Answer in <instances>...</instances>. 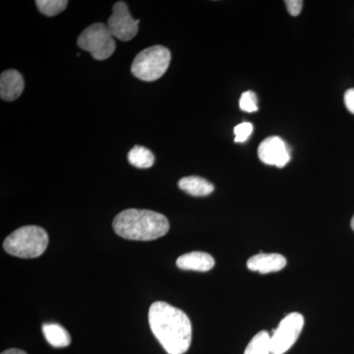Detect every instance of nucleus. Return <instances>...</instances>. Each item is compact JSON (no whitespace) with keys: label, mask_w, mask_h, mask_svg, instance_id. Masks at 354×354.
Returning a JSON list of instances; mask_svg holds the SVG:
<instances>
[{"label":"nucleus","mask_w":354,"mask_h":354,"mask_svg":"<svg viewBox=\"0 0 354 354\" xmlns=\"http://www.w3.org/2000/svg\"><path fill=\"white\" fill-rule=\"evenodd\" d=\"M149 324L167 353H187L192 341V325L185 312L165 302H155L149 310Z\"/></svg>","instance_id":"obj_1"},{"label":"nucleus","mask_w":354,"mask_h":354,"mask_svg":"<svg viewBox=\"0 0 354 354\" xmlns=\"http://www.w3.org/2000/svg\"><path fill=\"white\" fill-rule=\"evenodd\" d=\"M114 232L128 241H151L169 230V223L162 214L150 209H128L114 218Z\"/></svg>","instance_id":"obj_2"},{"label":"nucleus","mask_w":354,"mask_h":354,"mask_svg":"<svg viewBox=\"0 0 354 354\" xmlns=\"http://www.w3.org/2000/svg\"><path fill=\"white\" fill-rule=\"evenodd\" d=\"M48 235L44 228L37 225H26L18 228L4 241L3 248L15 257L32 259L46 251Z\"/></svg>","instance_id":"obj_3"},{"label":"nucleus","mask_w":354,"mask_h":354,"mask_svg":"<svg viewBox=\"0 0 354 354\" xmlns=\"http://www.w3.org/2000/svg\"><path fill=\"white\" fill-rule=\"evenodd\" d=\"M171 58V51L165 46H151L142 50L133 60L132 74L139 80L153 82L167 72Z\"/></svg>","instance_id":"obj_4"},{"label":"nucleus","mask_w":354,"mask_h":354,"mask_svg":"<svg viewBox=\"0 0 354 354\" xmlns=\"http://www.w3.org/2000/svg\"><path fill=\"white\" fill-rule=\"evenodd\" d=\"M81 50L88 51L95 60H106L113 55L116 44L108 26L95 23L84 30L77 41Z\"/></svg>","instance_id":"obj_5"},{"label":"nucleus","mask_w":354,"mask_h":354,"mask_svg":"<svg viewBox=\"0 0 354 354\" xmlns=\"http://www.w3.org/2000/svg\"><path fill=\"white\" fill-rule=\"evenodd\" d=\"M304 317L297 312L286 315L271 335L272 354H283L290 351L301 334Z\"/></svg>","instance_id":"obj_6"},{"label":"nucleus","mask_w":354,"mask_h":354,"mask_svg":"<svg viewBox=\"0 0 354 354\" xmlns=\"http://www.w3.org/2000/svg\"><path fill=\"white\" fill-rule=\"evenodd\" d=\"M140 20H135L129 12L127 4L118 1L113 7V14L108 20L111 35L122 41H128L138 34Z\"/></svg>","instance_id":"obj_7"},{"label":"nucleus","mask_w":354,"mask_h":354,"mask_svg":"<svg viewBox=\"0 0 354 354\" xmlns=\"http://www.w3.org/2000/svg\"><path fill=\"white\" fill-rule=\"evenodd\" d=\"M258 156L266 165L285 167L290 160V150L279 137H268L258 148Z\"/></svg>","instance_id":"obj_8"},{"label":"nucleus","mask_w":354,"mask_h":354,"mask_svg":"<svg viewBox=\"0 0 354 354\" xmlns=\"http://www.w3.org/2000/svg\"><path fill=\"white\" fill-rule=\"evenodd\" d=\"M286 259L281 254L260 253L247 261V268L250 271L260 274L279 272L286 266Z\"/></svg>","instance_id":"obj_9"},{"label":"nucleus","mask_w":354,"mask_h":354,"mask_svg":"<svg viewBox=\"0 0 354 354\" xmlns=\"http://www.w3.org/2000/svg\"><path fill=\"white\" fill-rule=\"evenodd\" d=\"M24 87V78L17 70L2 72L0 76V97L3 101H15L22 95Z\"/></svg>","instance_id":"obj_10"},{"label":"nucleus","mask_w":354,"mask_h":354,"mask_svg":"<svg viewBox=\"0 0 354 354\" xmlns=\"http://www.w3.org/2000/svg\"><path fill=\"white\" fill-rule=\"evenodd\" d=\"M176 265L179 269L186 271L208 272L215 266V260L208 253L194 251L180 256Z\"/></svg>","instance_id":"obj_11"},{"label":"nucleus","mask_w":354,"mask_h":354,"mask_svg":"<svg viewBox=\"0 0 354 354\" xmlns=\"http://www.w3.org/2000/svg\"><path fill=\"white\" fill-rule=\"evenodd\" d=\"M178 187L191 196H208L214 191V185L199 176H186L178 181Z\"/></svg>","instance_id":"obj_12"},{"label":"nucleus","mask_w":354,"mask_h":354,"mask_svg":"<svg viewBox=\"0 0 354 354\" xmlns=\"http://www.w3.org/2000/svg\"><path fill=\"white\" fill-rule=\"evenodd\" d=\"M43 333L46 342L53 348H66L71 342L69 333L58 324H44Z\"/></svg>","instance_id":"obj_13"},{"label":"nucleus","mask_w":354,"mask_h":354,"mask_svg":"<svg viewBox=\"0 0 354 354\" xmlns=\"http://www.w3.org/2000/svg\"><path fill=\"white\" fill-rule=\"evenodd\" d=\"M128 160L130 164L138 169H150L155 162V156L145 147L135 146L128 153Z\"/></svg>","instance_id":"obj_14"},{"label":"nucleus","mask_w":354,"mask_h":354,"mask_svg":"<svg viewBox=\"0 0 354 354\" xmlns=\"http://www.w3.org/2000/svg\"><path fill=\"white\" fill-rule=\"evenodd\" d=\"M244 354H272L271 335L266 330H261L254 335L246 346Z\"/></svg>","instance_id":"obj_15"},{"label":"nucleus","mask_w":354,"mask_h":354,"mask_svg":"<svg viewBox=\"0 0 354 354\" xmlns=\"http://www.w3.org/2000/svg\"><path fill=\"white\" fill-rule=\"evenodd\" d=\"M36 6L39 12L48 17L58 15L66 9L68 1L66 0H37Z\"/></svg>","instance_id":"obj_16"},{"label":"nucleus","mask_w":354,"mask_h":354,"mask_svg":"<svg viewBox=\"0 0 354 354\" xmlns=\"http://www.w3.org/2000/svg\"><path fill=\"white\" fill-rule=\"evenodd\" d=\"M239 108L244 113H256L258 111L257 95L252 91H246L239 100Z\"/></svg>","instance_id":"obj_17"},{"label":"nucleus","mask_w":354,"mask_h":354,"mask_svg":"<svg viewBox=\"0 0 354 354\" xmlns=\"http://www.w3.org/2000/svg\"><path fill=\"white\" fill-rule=\"evenodd\" d=\"M253 131V125L250 122H242L234 127V141L236 143H243L250 136Z\"/></svg>","instance_id":"obj_18"},{"label":"nucleus","mask_w":354,"mask_h":354,"mask_svg":"<svg viewBox=\"0 0 354 354\" xmlns=\"http://www.w3.org/2000/svg\"><path fill=\"white\" fill-rule=\"evenodd\" d=\"M285 3L291 16H298L301 12L304 6V1L301 0H286Z\"/></svg>","instance_id":"obj_19"},{"label":"nucleus","mask_w":354,"mask_h":354,"mask_svg":"<svg viewBox=\"0 0 354 354\" xmlns=\"http://www.w3.org/2000/svg\"><path fill=\"white\" fill-rule=\"evenodd\" d=\"M344 104L349 113L354 114V88H348L344 94Z\"/></svg>","instance_id":"obj_20"},{"label":"nucleus","mask_w":354,"mask_h":354,"mask_svg":"<svg viewBox=\"0 0 354 354\" xmlns=\"http://www.w3.org/2000/svg\"><path fill=\"white\" fill-rule=\"evenodd\" d=\"M1 354H27L25 351H21V349L17 348H11L7 349V351H3Z\"/></svg>","instance_id":"obj_21"},{"label":"nucleus","mask_w":354,"mask_h":354,"mask_svg":"<svg viewBox=\"0 0 354 354\" xmlns=\"http://www.w3.org/2000/svg\"><path fill=\"white\" fill-rule=\"evenodd\" d=\"M351 228L354 230V216L353 220H351Z\"/></svg>","instance_id":"obj_22"}]
</instances>
